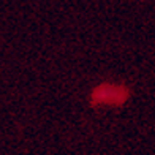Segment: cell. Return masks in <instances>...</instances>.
<instances>
[{"label": "cell", "mask_w": 155, "mask_h": 155, "mask_svg": "<svg viewBox=\"0 0 155 155\" xmlns=\"http://www.w3.org/2000/svg\"><path fill=\"white\" fill-rule=\"evenodd\" d=\"M94 103H104V104H122L127 100V90L111 84H101L92 94Z\"/></svg>", "instance_id": "6da1fadb"}]
</instances>
